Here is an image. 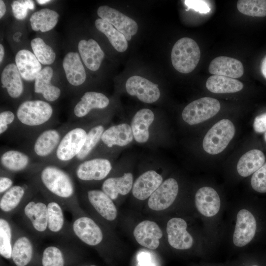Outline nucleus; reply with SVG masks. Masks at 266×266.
Listing matches in <instances>:
<instances>
[{
	"label": "nucleus",
	"instance_id": "obj_1",
	"mask_svg": "<svg viewBox=\"0 0 266 266\" xmlns=\"http://www.w3.org/2000/svg\"><path fill=\"white\" fill-rule=\"evenodd\" d=\"M33 185L44 198L53 199L73 215L82 211L71 176L61 168L48 165L34 176Z\"/></svg>",
	"mask_w": 266,
	"mask_h": 266
},
{
	"label": "nucleus",
	"instance_id": "obj_2",
	"mask_svg": "<svg viewBox=\"0 0 266 266\" xmlns=\"http://www.w3.org/2000/svg\"><path fill=\"white\" fill-rule=\"evenodd\" d=\"M18 213L32 235L39 238L48 236V208L44 198L42 199L34 195L25 203Z\"/></svg>",
	"mask_w": 266,
	"mask_h": 266
},
{
	"label": "nucleus",
	"instance_id": "obj_3",
	"mask_svg": "<svg viewBox=\"0 0 266 266\" xmlns=\"http://www.w3.org/2000/svg\"><path fill=\"white\" fill-rule=\"evenodd\" d=\"M200 51L197 42L189 37H183L173 45L171 53L173 66L182 73L192 72L198 65Z\"/></svg>",
	"mask_w": 266,
	"mask_h": 266
},
{
	"label": "nucleus",
	"instance_id": "obj_4",
	"mask_svg": "<svg viewBox=\"0 0 266 266\" xmlns=\"http://www.w3.org/2000/svg\"><path fill=\"white\" fill-rule=\"evenodd\" d=\"M72 216L71 227L76 240L91 246H97L102 243L103 232L93 219L85 214L83 210Z\"/></svg>",
	"mask_w": 266,
	"mask_h": 266
},
{
	"label": "nucleus",
	"instance_id": "obj_5",
	"mask_svg": "<svg viewBox=\"0 0 266 266\" xmlns=\"http://www.w3.org/2000/svg\"><path fill=\"white\" fill-rule=\"evenodd\" d=\"M235 133L233 123L224 119L215 124L205 135L202 146L204 151L211 155L222 152L233 139Z\"/></svg>",
	"mask_w": 266,
	"mask_h": 266
},
{
	"label": "nucleus",
	"instance_id": "obj_6",
	"mask_svg": "<svg viewBox=\"0 0 266 266\" xmlns=\"http://www.w3.org/2000/svg\"><path fill=\"white\" fill-rule=\"evenodd\" d=\"M44 198L48 208V236L60 238L63 242L75 239L72 232L71 224L66 219L63 207L53 199Z\"/></svg>",
	"mask_w": 266,
	"mask_h": 266
},
{
	"label": "nucleus",
	"instance_id": "obj_7",
	"mask_svg": "<svg viewBox=\"0 0 266 266\" xmlns=\"http://www.w3.org/2000/svg\"><path fill=\"white\" fill-rule=\"evenodd\" d=\"M33 185H15L0 196V215L11 217L17 214L25 203L35 194Z\"/></svg>",
	"mask_w": 266,
	"mask_h": 266
},
{
	"label": "nucleus",
	"instance_id": "obj_8",
	"mask_svg": "<svg viewBox=\"0 0 266 266\" xmlns=\"http://www.w3.org/2000/svg\"><path fill=\"white\" fill-rule=\"evenodd\" d=\"M53 114L50 104L41 100H27L18 107L16 115L19 121L28 126H37L47 122Z\"/></svg>",
	"mask_w": 266,
	"mask_h": 266
},
{
	"label": "nucleus",
	"instance_id": "obj_9",
	"mask_svg": "<svg viewBox=\"0 0 266 266\" xmlns=\"http://www.w3.org/2000/svg\"><path fill=\"white\" fill-rule=\"evenodd\" d=\"M219 101L210 97H203L188 104L183 109V120L190 125L199 124L215 116L220 110Z\"/></svg>",
	"mask_w": 266,
	"mask_h": 266
},
{
	"label": "nucleus",
	"instance_id": "obj_10",
	"mask_svg": "<svg viewBox=\"0 0 266 266\" xmlns=\"http://www.w3.org/2000/svg\"><path fill=\"white\" fill-rule=\"evenodd\" d=\"M35 244L33 236L15 224L11 259L16 266H27L31 263Z\"/></svg>",
	"mask_w": 266,
	"mask_h": 266
},
{
	"label": "nucleus",
	"instance_id": "obj_11",
	"mask_svg": "<svg viewBox=\"0 0 266 266\" xmlns=\"http://www.w3.org/2000/svg\"><path fill=\"white\" fill-rule=\"evenodd\" d=\"M86 131L75 128L69 131L61 138L56 149L57 158L61 162H69L81 151L87 136Z\"/></svg>",
	"mask_w": 266,
	"mask_h": 266
},
{
	"label": "nucleus",
	"instance_id": "obj_12",
	"mask_svg": "<svg viewBox=\"0 0 266 266\" xmlns=\"http://www.w3.org/2000/svg\"><path fill=\"white\" fill-rule=\"evenodd\" d=\"M100 18L107 21L122 33L127 41L135 35L138 30L136 22L117 10L107 5L100 6L97 10Z\"/></svg>",
	"mask_w": 266,
	"mask_h": 266
},
{
	"label": "nucleus",
	"instance_id": "obj_13",
	"mask_svg": "<svg viewBox=\"0 0 266 266\" xmlns=\"http://www.w3.org/2000/svg\"><path fill=\"white\" fill-rule=\"evenodd\" d=\"M112 169L109 160L103 158H96L83 162L74 170L77 179L82 182L100 181L104 179Z\"/></svg>",
	"mask_w": 266,
	"mask_h": 266
},
{
	"label": "nucleus",
	"instance_id": "obj_14",
	"mask_svg": "<svg viewBox=\"0 0 266 266\" xmlns=\"http://www.w3.org/2000/svg\"><path fill=\"white\" fill-rule=\"evenodd\" d=\"M126 89L129 95L135 96L140 101L147 103L156 101L160 97L158 85L139 76L129 78L126 83Z\"/></svg>",
	"mask_w": 266,
	"mask_h": 266
},
{
	"label": "nucleus",
	"instance_id": "obj_15",
	"mask_svg": "<svg viewBox=\"0 0 266 266\" xmlns=\"http://www.w3.org/2000/svg\"><path fill=\"white\" fill-rule=\"evenodd\" d=\"M178 190V184L175 179H166L150 196L148 201L149 207L155 211L167 208L176 199Z\"/></svg>",
	"mask_w": 266,
	"mask_h": 266
},
{
	"label": "nucleus",
	"instance_id": "obj_16",
	"mask_svg": "<svg viewBox=\"0 0 266 266\" xmlns=\"http://www.w3.org/2000/svg\"><path fill=\"white\" fill-rule=\"evenodd\" d=\"M256 228V219L249 211L245 209L239 211L233 235L234 244L243 247L249 243L255 236Z\"/></svg>",
	"mask_w": 266,
	"mask_h": 266
},
{
	"label": "nucleus",
	"instance_id": "obj_17",
	"mask_svg": "<svg viewBox=\"0 0 266 266\" xmlns=\"http://www.w3.org/2000/svg\"><path fill=\"white\" fill-rule=\"evenodd\" d=\"M85 197L89 205L101 218L109 222L116 218L117 210L113 200L102 190H89Z\"/></svg>",
	"mask_w": 266,
	"mask_h": 266
},
{
	"label": "nucleus",
	"instance_id": "obj_18",
	"mask_svg": "<svg viewBox=\"0 0 266 266\" xmlns=\"http://www.w3.org/2000/svg\"><path fill=\"white\" fill-rule=\"evenodd\" d=\"M186 222L180 218L170 219L166 225L168 242L174 248L186 250L190 248L193 244V238L187 231Z\"/></svg>",
	"mask_w": 266,
	"mask_h": 266
},
{
	"label": "nucleus",
	"instance_id": "obj_19",
	"mask_svg": "<svg viewBox=\"0 0 266 266\" xmlns=\"http://www.w3.org/2000/svg\"><path fill=\"white\" fill-rule=\"evenodd\" d=\"M136 241L141 246L150 249L157 248L163 232L158 225L151 221L144 220L139 223L133 232Z\"/></svg>",
	"mask_w": 266,
	"mask_h": 266
},
{
	"label": "nucleus",
	"instance_id": "obj_20",
	"mask_svg": "<svg viewBox=\"0 0 266 266\" xmlns=\"http://www.w3.org/2000/svg\"><path fill=\"white\" fill-rule=\"evenodd\" d=\"M195 204L202 215L212 217L219 211L221 201L218 193L213 188L203 187L195 195Z\"/></svg>",
	"mask_w": 266,
	"mask_h": 266
},
{
	"label": "nucleus",
	"instance_id": "obj_21",
	"mask_svg": "<svg viewBox=\"0 0 266 266\" xmlns=\"http://www.w3.org/2000/svg\"><path fill=\"white\" fill-rule=\"evenodd\" d=\"M163 183L162 176L154 170H149L139 176L134 183L132 193L139 200H145Z\"/></svg>",
	"mask_w": 266,
	"mask_h": 266
},
{
	"label": "nucleus",
	"instance_id": "obj_22",
	"mask_svg": "<svg viewBox=\"0 0 266 266\" xmlns=\"http://www.w3.org/2000/svg\"><path fill=\"white\" fill-rule=\"evenodd\" d=\"M208 70L213 75L234 79L242 76L244 67L242 63L236 59L220 56L214 58L210 62Z\"/></svg>",
	"mask_w": 266,
	"mask_h": 266
},
{
	"label": "nucleus",
	"instance_id": "obj_23",
	"mask_svg": "<svg viewBox=\"0 0 266 266\" xmlns=\"http://www.w3.org/2000/svg\"><path fill=\"white\" fill-rule=\"evenodd\" d=\"M78 49L86 66L91 70H97L104 57V53L98 42L92 38L83 39L79 42Z\"/></svg>",
	"mask_w": 266,
	"mask_h": 266
},
{
	"label": "nucleus",
	"instance_id": "obj_24",
	"mask_svg": "<svg viewBox=\"0 0 266 266\" xmlns=\"http://www.w3.org/2000/svg\"><path fill=\"white\" fill-rule=\"evenodd\" d=\"M15 60L21 77L26 80H34L42 70L41 63L34 54L28 50L19 51Z\"/></svg>",
	"mask_w": 266,
	"mask_h": 266
},
{
	"label": "nucleus",
	"instance_id": "obj_25",
	"mask_svg": "<svg viewBox=\"0 0 266 266\" xmlns=\"http://www.w3.org/2000/svg\"><path fill=\"white\" fill-rule=\"evenodd\" d=\"M63 66L68 82L73 86H79L85 81L84 67L77 52H70L65 56Z\"/></svg>",
	"mask_w": 266,
	"mask_h": 266
},
{
	"label": "nucleus",
	"instance_id": "obj_26",
	"mask_svg": "<svg viewBox=\"0 0 266 266\" xmlns=\"http://www.w3.org/2000/svg\"><path fill=\"white\" fill-rule=\"evenodd\" d=\"M133 135L131 127L123 123L113 126L103 133L101 140L108 147L117 145L124 146L130 143Z\"/></svg>",
	"mask_w": 266,
	"mask_h": 266
},
{
	"label": "nucleus",
	"instance_id": "obj_27",
	"mask_svg": "<svg viewBox=\"0 0 266 266\" xmlns=\"http://www.w3.org/2000/svg\"><path fill=\"white\" fill-rule=\"evenodd\" d=\"M154 120V114L149 109H140L135 114L131 122V128L135 140L145 143L149 139V128Z\"/></svg>",
	"mask_w": 266,
	"mask_h": 266
},
{
	"label": "nucleus",
	"instance_id": "obj_28",
	"mask_svg": "<svg viewBox=\"0 0 266 266\" xmlns=\"http://www.w3.org/2000/svg\"><path fill=\"white\" fill-rule=\"evenodd\" d=\"M53 75L52 68L48 66L42 69L34 79V92L41 94L43 97L49 101L57 100L61 95L60 88L51 83Z\"/></svg>",
	"mask_w": 266,
	"mask_h": 266
},
{
	"label": "nucleus",
	"instance_id": "obj_29",
	"mask_svg": "<svg viewBox=\"0 0 266 266\" xmlns=\"http://www.w3.org/2000/svg\"><path fill=\"white\" fill-rule=\"evenodd\" d=\"M109 103V99L104 94L96 92H87L75 106L74 113L77 117H83L92 109L104 108Z\"/></svg>",
	"mask_w": 266,
	"mask_h": 266
},
{
	"label": "nucleus",
	"instance_id": "obj_30",
	"mask_svg": "<svg viewBox=\"0 0 266 266\" xmlns=\"http://www.w3.org/2000/svg\"><path fill=\"white\" fill-rule=\"evenodd\" d=\"M133 175L131 173H125L121 177H110L104 181L101 190L111 200H115L119 194H128L133 187Z\"/></svg>",
	"mask_w": 266,
	"mask_h": 266
},
{
	"label": "nucleus",
	"instance_id": "obj_31",
	"mask_svg": "<svg viewBox=\"0 0 266 266\" xmlns=\"http://www.w3.org/2000/svg\"><path fill=\"white\" fill-rule=\"evenodd\" d=\"M1 82L2 87L6 88L11 98H17L22 94L23 82L16 64H10L4 67L1 75Z\"/></svg>",
	"mask_w": 266,
	"mask_h": 266
},
{
	"label": "nucleus",
	"instance_id": "obj_32",
	"mask_svg": "<svg viewBox=\"0 0 266 266\" xmlns=\"http://www.w3.org/2000/svg\"><path fill=\"white\" fill-rule=\"evenodd\" d=\"M61 139L59 132L55 129H48L43 131L34 142V153L41 157L49 155L57 149Z\"/></svg>",
	"mask_w": 266,
	"mask_h": 266
},
{
	"label": "nucleus",
	"instance_id": "obj_33",
	"mask_svg": "<svg viewBox=\"0 0 266 266\" xmlns=\"http://www.w3.org/2000/svg\"><path fill=\"white\" fill-rule=\"evenodd\" d=\"M265 155L261 150H251L239 159L237 164V171L242 177L248 176L258 170L265 164Z\"/></svg>",
	"mask_w": 266,
	"mask_h": 266
},
{
	"label": "nucleus",
	"instance_id": "obj_34",
	"mask_svg": "<svg viewBox=\"0 0 266 266\" xmlns=\"http://www.w3.org/2000/svg\"><path fill=\"white\" fill-rule=\"evenodd\" d=\"M15 224L11 217L0 215V254L6 259H11Z\"/></svg>",
	"mask_w": 266,
	"mask_h": 266
},
{
	"label": "nucleus",
	"instance_id": "obj_35",
	"mask_svg": "<svg viewBox=\"0 0 266 266\" xmlns=\"http://www.w3.org/2000/svg\"><path fill=\"white\" fill-rule=\"evenodd\" d=\"M206 87L214 93H232L241 91L243 88V84L234 78L213 75L207 79Z\"/></svg>",
	"mask_w": 266,
	"mask_h": 266
},
{
	"label": "nucleus",
	"instance_id": "obj_36",
	"mask_svg": "<svg viewBox=\"0 0 266 266\" xmlns=\"http://www.w3.org/2000/svg\"><path fill=\"white\" fill-rule=\"evenodd\" d=\"M30 159L25 153L18 150H9L0 156L2 166L9 173H16L25 170L29 165Z\"/></svg>",
	"mask_w": 266,
	"mask_h": 266
},
{
	"label": "nucleus",
	"instance_id": "obj_37",
	"mask_svg": "<svg viewBox=\"0 0 266 266\" xmlns=\"http://www.w3.org/2000/svg\"><path fill=\"white\" fill-rule=\"evenodd\" d=\"M59 16L58 13L53 10L42 9L31 15L30 19L31 26L34 31L46 32L55 27Z\"/></svg>",
	"mask_w": 266,
	"mask_h": 266
},
{
	"label": "nucleus",
	"instance_id": "obj_38",
	"mask_svg": "<svg viewBox=\"0 0 266 266\" xmlns=\"http://www.w3.org/2000/svg\"><path fill=\"white\" fill-rule=\"evenodd\" d=\"M95 26L100 32L104 33L113 47L118 52H125L128 44L124 35L107 21L98 18L95 21Z\"/></svg>",
	"mask_w": 266,
	"mask_h": 266
},
{
	"label": "nucleus",
	"instance_id": "obj_39",
	"mask_svg": "<svg viewBox=\"0 0 266 266\" xmlns=\"http://www.w3.org/2000/svg\"><path fill=\"white\" fill-rule=\"evenodd\" d=\"M59 244H51L44 249L41 260L42 266H65L64 248Z\"/></svg>",
	"mask_w": 266,
	"mask_h": 266
},
{
	"label": "nucleus",
	"instance_id": "obj_40",
	"mask_svg": "<svg viewBox=\"0 0 266 266\" xmlns=\"http://www.w3.org/2000/svg\"><path fill=\"white\" fill-rule=\"evenodd\" d=\"M33 54L43 65H51L55 61L56 54L53 49L46 44L42 39L36 37L31 41Z\"/></svg>",
	"mask_w": 266,
	"mask_h": 266
},
{
	"label": "nucleus",
	"instance_id": "obj_41",
	"mask_svg": "<svg viewBox=\"0 0 266 266\" xmlns=\"http://www.w3.org/2000/svg\"><path fill=\"white\" fill-rule=\"evenodd\" d=\"M237 8L241 13L253 17L266 16V0H239Z\"/></svg>",
	"mask_w": 266,
	"mask_h": 266
},
{
	"label": "nucleus",
	"instance_id": "obj_42",
	"mask_svg": "<svg viewBox=\"0 0 266 266\" xmlns=\"http://www.w3.org/2000/svg\"><path fill=\"white\" fill-rule=\"evenodd\" d=\"M104 127L101 125H98L92 128L87 133L85 143L76 157L78 160H83L90 153L94 148L101 139L104 132Z\"/></svg>",
	"mask_w": 266,
	"mask_h": 266
},
{
	"label": "nucleus",
	"instance_id": "obj_43",
	"mask_svg": "<svg viewBox=\"0 0 266 266\" xmlns=\"http://www.w3.org/2000/svg\"><path fill=\"white\" fill-rule=\"evenodd\" d=\"M11 7L14 17L18 20H23L27 15L29 9L33 10L34 4L31 0H14Z\"/></svg>",
	"mask_w": 266,
	"mask_h": 266
},
{
	"label": "nucleus",
	"instance_id": "obj_44",
	"mask_svg": "<svg viewBox=\"0 0 266 266\" xmlns=\"http://www.w3.org/2000/svg\"><path fill=\"white\" fill-rule=\"evenodd\" d=\"M252 188L259 193H266V163L255 172L251 179Z\"/></svg>",
	"mask_w": 266,
	"mask_h": 266
},
{
	"label": "nucleus",
	"instance_id": "obj_45",
	"mask_svg": "<svg viewBox=\"0 0 266 266\" xmlns=\"http://www.w3.org/2000/svg\"><path fill=\"white\" fill-rule=\"evenodd\" d=\"M184 3L189 9H192L201 14H206L210 11V8L205 0H185Z\"/></svg>",
	"mask_w": 266,
	"mask_h": 266
},
{
	"label": "nucleus",
	"instance_id": "obj_46",
	"mask_svg": "<svg viewBox=\"0 0 266 266\" xmlns=\"http://www.w3.org/2000/svg\"><path fill=\"white\" fill-rule=\"evenodd\" d=\"M15 115L11 111H4L0 113V134L3 133L8 129V125L14 120Z\"/></svg>",
	"mask_w": 266,
	"mask_h": 266
},
{
	"label": "nucleus",
	"instance_id": "obj_47",
	"mask_svg": "<svg viewBox=\"0 0 266 266\" xmlns=\"http://www.w3.org/2000/svg\"><path fill=\"white\" fill-rule=\"evenodd\" d=\"M253 128L258 133L266 132V112L255 117L253 123Z\"/></svg>",
	"mask_w": 266,
	"mask_h": 266
},
{
	"label": "nucleus",
	"instance_id": "obj_48",
	"mask_svg": "<svg viewBox=\"0 0 266 266\" xmlns=\"http://www.w3.org/2000/svg\"><path fill=\"white\" fill-rule=\"evenodd\" d=\"M12 178L7 175L2 174L0 177V196L10 189L13 185Z\"/></svg>",
	"mask_w": 266,
	"mask_h": 266
},
{
	"label": "nucleus",
	"instance_id": "obj_49",
	"mask_svg": "<svg viewBox=\"0 0 266 266\" xmlns=\"http://www.w3.org/2000/svg\"><path fill=\"white\" fill-rule=\"evenodd\" d=\"M261 70L262 74L266 79V56L263 59L262 62Z\"/></svg>",
	"mask_w": 266,
	"mask_h": 266
},
{
	"label": "nucleus",
	"instance_id": "obj_50",
	"mask_svg": "<svg viewBox=\"0 0 266 266\" xmlns=\"http://www.w3.org/2000/svg\"><path fill=\"white\" fill-rule=\"evenodd\" d=\"M6 12V6L3 1L0 0V18H1Z\"/></svg>",
	"mask_w": 266,
	"mask_h": 266
},
{
	"label": "nucleus",
	"instance_id": "obj_51",
	"mask_svg": "<svg viewBox=\"0 0 266 266\" xmlns=\"http://www.w3.org/2000/svg\"><path fill=\"white\" fill-rule=\"evenodd\" d=\"M4 55V50L3 46L2 44H0V63H1L2 61L3 57Z\"/></svg>",
	"mask_w": 266,
	"mask_h": 266
},
{
	"label": "nucleus",
	"instance_id": "obj_52",
	"mask_svg": "<svg viewBox=\"0 0 266 266\" xmlns=\"http://www.w3.org/2000/svg\"><path fill=\"white\" fill-rule=\"evenodd\" d=\"M36 1L40 4H45L47 2H49L50 1V0H36Z\"/></svg>",
	"mask_w": 266,
	"mask_h": 266
},
{
	"label": "nucleus",
	"instance_id": "obj_53",
	"mask_svg": "<svg viewBox=\"0 0 266 266\" xmlns=\"http://www.w3.org/2000/svg\"><path fill=\"white\" fill-rule=\"evenodd\" d=\"M264 139H265V141L266 142V132H265V133H264Z\"/></svg>",
	"mask_w": 266,
	"mask_h": 266
},
{
	"label": "nucleus",
	"instance_id": "obj_54",
	"mask_svg": "<svg viewBox=\"0 0 266 266\" xmlns=\"http://www.w3.org/2000/svg\"><path fill=\"white\" fill-rule=\"evenodd\" d=\"M95 266V265H91V266Z\"/></svg>",
	"mask_w": 266,
	"mask_h": 266
},
{
	"label": "nucleus",
	"instance_id": "obj_55",
	"mask_svg": "<svg viewBox=\"0 0 266 266\" xmlns=\"http://www.w3.org/2000/svg\"><path fill=\"white\" fill-rule=\"evenodd\" d=\"M257 266V265H254V266Z\"/></svg>",
	"mask_w": 266,
	"mask_h": 266
}]
</instances>
